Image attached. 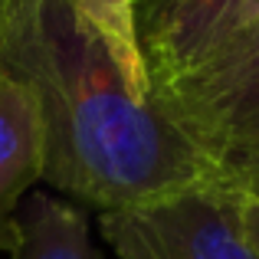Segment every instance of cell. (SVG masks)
Segmentation results:
<instances>
[{
    "mask_svg": "<svg viewBox=\"0 0 259 259\" xmlns=\"http://www.w3.org/2000/svg\"><path fill=\"white\" fill-rule=\"evenodd\" d=\"M0 66L36 99L43 184L99 213L220 177L177 125L138 95L72 0L0 10Z\"/></svg>",
    "mask_w": 259,
    "mask_h": 259,
    "instance_id": "6da1fadb",
    "label": "cell"
},
{
    "mask_svg": "<svg viewBox=\"0 0 259 259\" xmlns=\"http://www.w3.org/2000/svg\"><path fill=\"white\" fill-rule=\"evenodd\" d=\"M246 200L243 184L210 177L138 207L99 213V233L118 259H259Z\"/></svg>",
    "mask_w": 259,
    "mask_h": 259,
    "instance_id": "7a4b0ae2",
    "label": "cell"
},
{
    "mask_svg": "<svg viewBox=\"0 0 259 259\" xmlns=\"http://www.w3.org/2000/svg\"><path fill=\"white\" fill-rule=\"evenodd\" d=\"M151 102L220 177L243 187L259 177V26Z\"/></svg>",
    "mask_w": 259,
    "mask_h": 259,
    "instance_id": "3957f363",
    "label": "cell"
},
{
    "mask_svg": "<svg viewBox=\"0 0 259 259\" xmlns=\"http://www.w3.org/2000/svg\"><path fill=\"white\" fill-rule=\"evenodd\" d=\"M148 99L220 59L259 26V0H132Z\"/></svg>",
    "mask_w": 259,
    "mask_h": 259,
    "instance_id": "277c9868",
    "label": "cell"
},
{
    "mask_svg": "<svg viewBox=\"0 0 259 259\" xmlns=\"http://www.w3.org/2000/svg\"><path fill=\"white\" fill-rule=\"evenodd\" d=\"M43 184V128L36 99L20 79L0 72V253L17 249L20 207Z\"/></svg>",
    "mask_w": 259,
    "mask_h": 259,
    "instance_id": "5b68a950",
    "label": "cell"
},
{
    "mask_svg": "<svg viewBox=\"0 0 259 259\" xmlns=\"http://www.w3.org/2000/svg\"><path fill=\"white\" fill-rule=\"evenodd\" d=\"M13 259H105L79 203L50 190H33L20 207V240Z\"/></svg>",
    "mask_w": 259,
    "mask_h": 259,
    "instance_id": "8992f818",
    "label": "cell"
},
{
    "mask_svg": "<svg viewBox=\"0 0 259 259\" xmlns=\"http://www.w3.org/2000/svg\"><path fill=\"white\" fill-rule=\"evenodd\" d=\"M72 7L82 17V23L92 30V36L112 53V59L125 72L132 89L148 99V79L141 69L138 39H135L132 0H72Z\"/></svg>",
    "mask_w": 259,
    "mask_h": 259,
    "instance_id": "52a82bcc",
    "label": "cell"
},
{
    "mask_svg": "<svg viewBox=\"0 0 259 259\" xmlns=\"http://www.w3.org/2000/svg\"><path fill=\"white\" fill-rule=\"evenodd\" d=\"M246 217H249L253 240H256V246H259V197H256V194H249V200H246Z\"/></svg>",
    "mask_w": 259,
    "mask_h": 259,
    "instance_id": "ba28073f",
    "label": "cell"
},
{
    "mask_svg": "<svg viewBox=\"0 0 259 259\" xmlns=\"http://www.w3.org/2000/svg\"><path fill=\"white\" fill-rule=\"evenodd\" d=\"M246 190H249V194H256V197H259V177H256V181H253V184H249V187H246Z\"/></svg>",
    "mask_w": 259,
    "mask_h": 259,
    "instance_id": "9c48e42d",
    "label": "cell"
},
{
    "mask_svg": "<svg viewBox=\"0 0 259 259\" xmlns=\"http://www.w3.org/2000/svg\"><path fill=\"white\" fill-rule=\"evenodd\" d=\"M13 4V0H0V10H4V7H10Z\"/></svg>",
    "mask_w": 259,
    "mask_h": 259,
    "instance_id": "30bf717a",
    "label": "cell"
},
{
    "mask_svg": "<svg viewBox=\"0 0 259 259\" xmlns=\"http://www.w3.org/2000/svg\"><path fill=\"white\" fill-rule=\"evenodd\" d=\"M0 72H4V66H0Z\"/></svg>",
    "mask_w": 259,
    "mask_h": 259,
    "instance_id": "8fae6325",
    "label": "cell"
}]
</instances>
